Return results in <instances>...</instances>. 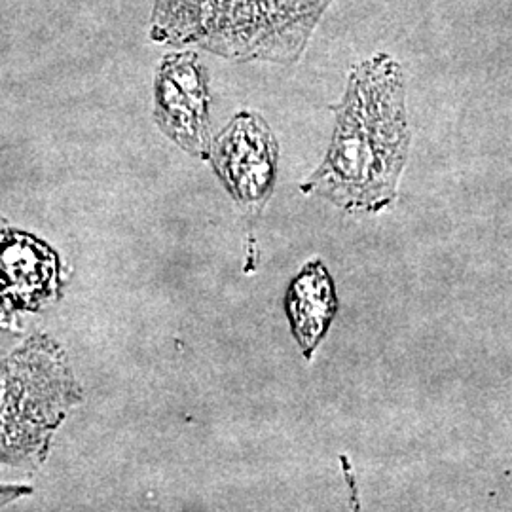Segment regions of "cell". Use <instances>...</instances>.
Returning a JSON list of instances; mask_svg holds the SVG:
<instances>
[{"mask_svg":"<svg viewBox=\"0 0 512 512\" xmlns=\"http://www.w3.org/2000/svg\"><path fill=\"white\" fill-rule=\"evenodd\" d=\"M285 311L298 346L311 359L338 311L334 281L321 260L306 264L294 277L285 296Z\"/></svg>","mask_w":512,"mask_h":512,"instance_id":"52a82bcc","label":"cell"},{"mask_svg":"<svg viewBox=\"0 0 512 512\" xmlns=\"http://www.w3.org/2000/svg\"><path fill=\"white\" fill-rule=\"evenodd\" d=\"M209 158L232 198L258 213L274 192L279 147L270 126L253 112H239L211 143Z\"/></svg>","mask_w":512,"mask_h":512,"instance_id":"277c9868","label":"cell"},{"mask_svg":"<svg viewBox=\"0 0 512 512\" xmlns=\"http://www.w3.org/2000/svg\"><path fill=\"white\" fill-rule=\"evenodd\" d=\"M61 289L59 258L44 241L18 232H0V327L10 329L19 311H38Z\"/></svg>","mask_w":512,"mask_h":512,"instance_id":"8992f818","label":"cell"},{"mask_svg":"<svg viewBox=\"0 0 512 512\" xmlns=\"http://www.w3.org/2000/svg\"><path fill=\"white\" fill-rule=\"evenodd\" d=\"M332 0H156L152 38L236 61L296 63Z\"/></svg>","mask_w":512,"mask_h":512,"instance_id":"7a4b0ae2","label":"cell"},{"mask_svg":"<svg viewBox=\"0 0 512 512\" xmlns=\"http://www.w3.org/2000/svg\"><path fill=\"white\" fill-rule=\"evenodd\" d=\"M325 160L302 192L349 215H372L397 202L410 150L406 76L397 57L374 54L349 73Z\"/></svg>","mask_w":512,"mask_h":512,"instance_id":"6da1fadb","label":"cell"},{"mask_svg":"<svg viewBox=\"0 0 512 512\" xmlns=\"http://www.w3.org/2000/svg\"><path fill=\"white\" fill-rule=\"evenodd\" d=\"M154 118L184 152L209 158V90L198 55H165L156 78Z\"/></svg>","mask_w":512,"mask_h":512,"instance_id":"5b68a950","label":"cell"},{"mask_svg":"<svg viewBox=\"0 0 512 512\" xmlns=\"http://www.w3.org/2000/svg\"><path fill=\"white\" fill-rule=\"evenodd\" d=\"M31 494V488L27 486H6V484H0V507L16 501L23 495Z\"/></svg>","mask_w":512,"mask_h":512,"instance_id":"ba28073f","label":"cell"},{"mask_svg":"<svg viewBox=\"0 0 512 512\" xmlns=\"http://www.w3.org/2000/svg\"><path fill=\"white\" fill-rule=\"evenodd\" d=\"M80 401L67 355L50 336L35 334L0 359V463L38 467Z\"/></svg>","mask_w":512,"mask_h":512,"instance_id":"3957f363","label":"cell"}]
</instances>
